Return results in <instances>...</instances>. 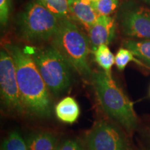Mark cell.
Wrapping results in <instances>:
<instances>
[{
  "instance_id": "obj_17",
  "label": "cell",
  "mask_w": 150,
  "mask_h": 150,
  "mask_svg": "<svg viewBox=\"0 0 150 150\" xmlns=\"http://www.w3.org/2000/svg\"><path fill=\"white\" fill-rule=\"evenodd\" d=\"M1 150H27V147L21 135L13 131L4 140Z\"/></svg>"
},
{
  "instance_id": "obj_20",
  "label": "cell",
  "mask_w": 150,
  "mask_h": 150,
  "mask_svg": "<svg viewBox=\"0 0 150 150\" xmlns=\"http://www.w3.org/2000/svg\"><path fill=\"white\" fill-rule=\"evenodd\" d=\"M11 0H0V22L5 25L8 22L11 13Z\"/></svg>"
},
{
  "instance_id": "obj_14",
  "label": "cell",
  "mask_w": 150,
  "mask_h": 150,
  "mask_svg": "<svg viewBox=\"0 0 150 150\" xmlns=\"http://www.w3.org/2000/svg\"><path fill=\"white\" fill-rule=\"evenodd\" d=\"M93 52L95 60L99 66L102 67L106 74L111 75V69L115 64V56L110 52L107 45H99Z\"/></svg>"
},
{
  "instance_id": "obj_4",
  "label": "cell",
  "mask_w": 150,
  "mask_h": 150,
  "mask_svg": "<svg viewBox=\"0 0 150 150\" xmlns=\"http://www.w3.org/2000/svg\"><path fill=\"white\" fill-rule=\"evenodd\" d=\"M26 51L32 56L50 93L59 96L70 87L72 68L55 47L52 45Z\"/></svg>"
},
{
  "instance_id": "obj_6",
  "label": "cell",
  "mask_w": 150,
  "mask_h": 150,
  "mask_svg": "<svg viewBox=\"0 0 150 150\" xmlns=\"http://www.w3.org/2000/svg\"><path fill=\"white\" fill-rule=\"evenodd\" d=\"M0 92L1 104L6 111L17 115L25 113L16 65L12 56L6 50L0 52Z\"/></svg>"
},
{
  "instance_id": "obj_10",
  "label": "cell",
  "mask_w": 150,
  "mask_h": 150,
  "mask_svg": "<svg viewBox=\"0 0 150 150\" xmlns=\"http://www.w3.org/2000/svg\"><path fill=\"white\" fill-rule=\"evenodd\" d=\"M67 1L73 18L89 30L99 17L92 5L91 0H67Z\"/></svg>"
},
{
  "instance_id": "obj_7",
  "label": "cell",
  "mask_w": 150,
  "mask_h": 150,
  "mask_svg": "<svg viewBox=\"0 0 150 150\" xmlns=\"http://www.w3.org/2000/svg\"><path fill=\"white\" fill-rule=\"evenodd\" d=\"M87 150H131L130 145L120 129L102 120L97 122L85 137Z\"/></svg>"
},
{
  "instance_id": "obj_8",
  "label": "cell",
  "mask_w": 150,
  "mask_h": 150,
  "mask_svg": "<svg viewBox=\"0 0 150 150\" xmlns=\"http://www.w3.org/2000/svg\"><path fill=\"white\" fill-rule=\"evenodd\" d=\"M119 21L125 35L150 40V10L130 2L124 4Z\"/></svg>"
},
{
  "instance_id": "obj_9",
  "label": "cell",
  "mask_w": 150,
  "mask_h": 150,
  "mask_svg": "<svg viewBox=\"0 0 150 150\" xmlns=\"http://www.w3.org/2000/svg\"><path fill=\"white\" fill-rule=\"evenodd\" d=\"M115 20L111 16H99L88 30V38L93 50L99 45L110 44L115 38Z\"/></svg>"
},
{
  "instance_id": "obj_1",
  "label": "cell",
  "mask_w": 150,
  "mask_h": 150,
  "mask_svg": "<svg viewBox=\"0 0 150 150\" xmlns=\"http://www.w3.org/2000/svg\"><path fill=\"white\" fill-rule=\"evenodd\" d=\"M5 50L13 59L19 88L26 112L39 117L51 115L52 102L45 83L31 54L16 45L6 44Z\"/></svg>"
},
{
  "instance_id": "obj_13",
  "label": "cell",
  "mask_w": 150,
  "mask_h": 150,
  "mask_svg": "<svg viewBox=\"0 0 150 150\" xmlns=\"http://www.w3.org/2000/svg\"><path fill=\"white\" fill-rule=\"evenodd\" d=\"M124 47L136 57L150 65V40H128L124 42Z\"/></svg>"
},
{
  "instance_id": "obj_19",
  "label": "cell",
  "mask_w": 150,
  "mask_h": 150,
  "mask_svg": "<svg viewBox=\"0 0 150 150\" xmlns=\"http://www.w3.org/2000/svg\"><path fill=\"white\" fill-rule=\"evenodd\" d=\"M56 150H86V147L80 140L71 139L63 142Z\"/></svg>"
},
{
  "instance_id": "obj_5",
  "label": "cell",
  "mask_w": 150,
  "mask_h": 150,
  "mask_svg": "<svg viewBox=\"0 0 150 150\" xmlns=\"http://www.w3.org/2000/svg\"><path fill=\"white\" fill-rule=\"evenodd\" d=\"M61 20L48 11L38 0L28 4L18 16L20 35L31 42L52 39L59 29Z\"/></svg>"
},
{
  "instance_id": "obj_2",
  "label": "cell",
  "mask_w": 150,
  "mask_h": 150,
  "mask_svg": "<svg viewBox=\"0 0 150 150\" xmlns=\"http://www.w3.org/2000/svg\"><path fill=\"white\" fill-rule=\"evenodd\" d=\"M92 81L97 99L107 115L129 131L136 128L138 119L133 103L106 72L93 73Z\"/></svg>"
},
{
  "instance_id": "obj_21",
  "label": "cell",
  "mask_w": 150,
  "mask_h": 150,
  "mask_svg": "<svg viewBox=\"0 0 150 150\" xmlns=\"http://www.w3.org/2000/svg\"><path fill=\"white\" fill-rule=\"evenodd\" d=\"M142 1L146 4H147L150 5V0H142Z\"/></svg>"
},
{
  "instance_id": "obj_18",
  "label": "cell",
  "mask_w": 150,
  "mask_h": 150,
  "mask_svg": "<svg viewBox=\"0 0 150 150\" xmlns=\"http://www.w3.org/2000/svg\"><path fill=\"white\" fill-rule=\"evenodd\" d=\"M135 61L136 63H140L134 58V54L127 48H120L118 50L115 58V64L119 70L122 71L127 66L129 63Z\"/></svg>"
},
{
  "instance_id": "obj_15",
  "label": "cell",
  "mask_w": 150,
  "mask_h": 150,
  "mask_svg": "<svg viewBox=\"0 0 150 150\" xmlns=\"http://www.w3.org/2000/svg\"><path fill=\"white\" fill-rule=\"evenodd\" d=\"M45 8L60 20L70 18L67 0H38Z\"/></svg>"
},
{
  "instance_id": "obj_11",
  "label": "cell",
  "mask_w": 150,
  "mask_h": 150,
  "mask_svg": "<svg viewBox=\"0 0 150 150\" xmlns=\"http://www.w3.org/2000/svg\"><path fill=\"white\" fill-rule=\"evenodd\" d=\"M55 113L60 121L66 124H73L80 115V108L73 97H66L56 105Z\"/></svg>"
},
{
  "instance_id": "obj_16",
  "label": "cell",
  "mask_w": 150,
  "mask_h": 150,
  "mask_svg": "<svg viewBox=\"0 0 150 150\" xmlns=\"http://www.w3.org/2000/svg\"><path fill=\"white\" fill-rule=\"evenodd\" d=\"M93 8L99 16H110L118 8L119 0H91Z\"/></svg>"
},
{
  "instance_id": "obj_3",
  "label": "cell",
  "mask_w": 150,
  "mask_h": 150,
  "mask_svg": "<svg viewBox=\"0 0 150 150\" xmlns=\"http://www.w3.org/2000/svg\"><path fill=\"white\" fill-rule=\"evenodd\" d=\"M52 46L80 76L92 78L93 73L88 63L89 38L86 36L70 18L61 20L59 27L52 38Z\"/></svg>"
},
{
  "instance_id": "obj_12",
  "label": "cell",
  "mask_w": 150,
  "mask_h": 150,
  "mask_svg": "<svg viewBox=\"0 0 150 150\" xmlns=\"http://www.w3.org/2000/svg\"><path fill=\"white\" fill-rule=\"evenodd\" d=\"M27 150H56L58 139L52 133L39 131L28 136L26 140Z\"/></svg>"
}]
</instances>
